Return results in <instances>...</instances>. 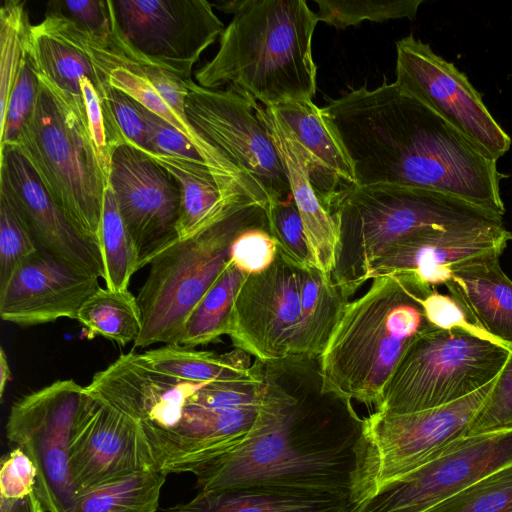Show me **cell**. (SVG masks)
Here are the masks:
<instances>
[{"instance_id": "6da1fadb", "label": "cell", "mask_w": 512, "mask_h": 512, "mask_svg": "<svg viewBox=\"0 0 512 512\" xmlns=\"http://www.w3.org/2000/svg\"><path fill=\"white\" fill-rule=\"evenodd\" d=\"M255 421L233 450L194 467L200 490L271 486L350 496L363 418L323 389L319 357L262 361Z\"/></svg>"}, {"instance_id": "7a4b0ae2", "label": "cell", "mask_w": 512, "mask_h": 512, "mask_svg": "<svg viewBox=\"0 0 512 512\" xmlns=\"http://www.w3.org/2000/svg\"><path fill=\"white\" fill-rule=\"evenodd\" d=\"M353 165L357 186L398 185L449 194L504 216L491 158L422 102L384 78L322 108Z\"/></svg>"}, {"instance_id": "3957f363", "label": "cell", "mask_w": 512, "mask_h": 512, "mask_svg": "<svg viewBox=\"0 0 512 512\" xmlns=\"http://www.w3.org/2000/svg\"><path fill=\"white\" fill-rule=\"evenodd\" d=\"M316 12L304 0H240L214 57L195 73L207 89H230L266 107L312 101Z\"/></svg>"}, {"instance_id": "277c9868", "label": "cell", "mask_w": 512, "mask_h": 512, "mask_svg": "<svg viewBox=\"0 0 512 512\" xmlns=\"http://www.w3.org/2000/svg\"><path fill=\"white\" fill-rule=\"evenodd\" d=\"M434 288L411 273L372 279L347 303L319 357L323 389L377 410L406 349L435 328L422 305Z\"/></svg>"}, {"instance_id": "5b68a950", "label": "cell", "mask_w": 512, "mask_h": 512, "mask_svg": "<svg viewBox=\"0 0 512 512\" xmlns=\"http://www.w3.org/2000/svg\"><path fill=\"white\" fill-rule=\"evenodd\" d=\"M349 302L332 278L277 248L273 263L244 279L228 336L254 359L320 357Z\"/></svg>"}, {"instance_id": "8992f818", "label": "cell", "mask_w": 512, "mask_h": 512, "mask_svg": "<svg viewBox=\"0 0 512 512\" xmlns=\"http://www.w3.org/2000/svg\"><path fill=\"white\" fill-rule=\"evenodd\" d=\"M338 250L331 278L350 298L370 265L397 241L426 230L504 225L503 216L438 191L398 186H356L332 209Z\"/></svg>"}, {"instance_id": "52a82bcc", "label": "cell", "mask_w": 512, "mask_h": 512, "mask_svg": "<svg viewBox=\"0 0 512 512\" xmlns=\"http://www.w3.org/2000/svg\"><path fill=\"white\" fill-rule=\"evenodd\" d=\"M266 208L250 199L241 200L217 221L178 239L152 260L136 296L142 329L135 347L179 344L188 315L229 262L234 240L263 218Z\"/></svg>"}, {"instance_id": "ba28073f", "label": "cell", "mask_w": 512, "mask_h": 512, "mask_svg": "<svg viewBox=\"0 0 512 512\" xmlns=\"http://www.w3.org/2000/svg\"><path fill=\"white\" fill-rule=\"evenodd\" d=\"M38 77L35 108L12 146L70 222L98 242L108 181L87 126L50 84Z\"/></svg>"}, {"instance_id": "9c48e42d", "label": "cell", "mask_w": 512, "mask_h": 512, "mask_svg": "<svg viewBox=\"0 0 512 512\" xmlns=\"http://www.w3.org/2000/svg\"><path fill=\"white\" fill-rule=\"evenodd\" d=\"M510 348L462 328H432L406 349L375 411L409 413L460 400L491 383Z\"/></svg>"}, {"instance_id": "30bf717a", "label": "cell", "mask_w": 512, "mask_h": 512, "mask_svg": "<svg viewBox=\"0 0 512 512\" xmlns=\"http://www.w3.org/2000/svg\"><path fill=\"white\" fill-rule=\"evenodd\" d=\"M493 382L435 408L409 413L374 411L364 417L349 503L375 496L456 440L468 436Z\"/></svg>"}, {"instance_id": "8fae6325", "label": "cell", "mask_w": 512, "mask_h": 512, "mask_svg": "<svg viewBox=\"0 0 512 512\" xmlns=\"http://www.w3.org/2000/svg\"><path fill=\"white\" fill-rule=\"evenodd\" d=\"M112 44L129 58L183 80L225 27L206 0H108Z\"/></svg>"}, {"instance_id": "7c38bea8", "label": "cell", "mask_w": 512, "mask_h": 512, "mask_svg": "<svg viewBox=\"0 0 512 512\" xmlns=\"http://www.w3.org/2000/svg\"><path fill=\"white\" fill-rule=\"evenodd\" d=\"M185 110L195 130L241 175L268 206L293 200L287 173L253 100L230 89H207L185 80Z\"/></svg>"}, {"instance_id": "4fadbf2b", "label": "cell", "mask_w": 512, "mask_h": 512, "mask_svg": "<svg viewBox=\"0 0 512 512\" xmlns=\"http://www.w3.org/2000/svg\"><path fill=\"white\" fill-rule=\"evenodd\" d=\"M87 398L85 386L58 380L18 399L10 409L6 436L34 464L35 493L45 512L72 508L69 447Z\"/></svg>"}, {"instance_id": "5bb4252c", "label": "cell", "mask_w": 512, "mask_h": 512, "mask_svg": "<svg viewBox=\"0 0 512 512\" xmlns=\"http://www.w3.org/2000/svg\"><path fill=\"white\" fill-rule=\"evenodd\" d=\"M396 85L498 160L511 138L497 123L464 73L413 34L396 42Z\"/></svg>"}, {"instance_id": "9a60e30c", "label": "cell", "mask_w": 512, "mask_h": 512, "mask_svg": "<svg viewBox=\"0 0 512 512\" xmlns=\"http://www.w3.org/2000/svg\"><path fill=\"white\" fill-rule=\"evenodd\" d=\"M512 463V430L465 436L345 512H424Z\"/></svg>"}, {"instance_id": "2e32d148", "label": "cell", "mask_w": 512, "mask_h": 512, "mask_svg": "<svg viewBox=\"0 0 512 512\" xmlns=\"http://www.w3.org/2000/svg\"><path fill=\"white\" fill-rule=\"evenodd\" d=\"M108 185L134 240L141 269L179 239L178 184L148 154L123 143L112 153Z\"/></svg>"}, {"instance_id": "e0dca14e", "label": "cell", "mask_w": 512, "mask_h": 512, "mask_svg": "<svg viewBox=\"0 0 512 512\" xmlns=\"http://www.w3.org/2000/svg\"><path fill=\"white\" fill-rule=\"evenodd\" d=\"M75 495L129 475L161 470L139 424L88 394L69 447Z\"/></svg>"}, {"instance_id": "ac0fdd59", "label": "cell", "mask_w": 512, "mask_h": 512, "mask_svg": "<svg viewBox=\"0 0 512 512\" xmlns=\"http://www.w3.org/2000/svg\"><path fill=\"white\" fill-rule=\"evenodd\" d=\"M201 385L158 371L142 353L131 351L95 373L85 389L92 397L134 419L155 457Z\"/></svg>"}, {"instance_id": "d6986e66", "label": "cell", "mask_w": 512, "mask_h": 512, "mask_svg": "<svg viewBox=\"0 0 512 512\" xmlns=\"http://www.w3.org/2000/svg\"><path fill=\"white\" fill-rule=\"evenodd\" d=\"M0 154V194L19 211L38 249L79 271L103 278L98 242L70 222L16 147L8 146Z\"/></svg>"}, {"instance_id": "ffe728a7", "label": "cell", "mask_w": 512, "mask_h": 512, "mask_svg": "<svg viewBox=\"0 0 512 512\" xmlns=\"http://www.w3.org/2000/svg\"><path fill=\"white\" fill-rule=\"evenodd\" d=\"M99 288V277L38 249L0 288V317L19 326L77 319L82 305Z\"/></svg>"}, {"instance_id": "44dd1931", "label": "cell", "mask_w": 512, "mask_h": 512, "mask_svg": "<svg viewBox=\"0 0 512 512\" xmlns=\"http://www.w3.org/2000/svg\"><path fill=\"white\" fill-rule=\"evenodd\" d=\"M512 233L504 225L432 229L389 246L370 265L366 282L394 273H411L424 283L445 285L451 269L466 260L504 251Z\"/></svg>"}, {"instance_id": "7402d4cb", "label": "cell", "mask_w": 512, "mask_h": 512, "mask_svg": "<svg viewBox=\"0 0 512 512\" xmlns=\"http://www.w3.org/2000/svg\"><path fill=\"white\" fill-rule=\"evenodd\" d=\"M25 51L38 76L50 84L88 128L82 78H90L104 92L110 87L92 60L89 34L67 18L45 12L41 22L29 26Z\"/></svg>"}, {"instance_id": "603a6c76", "label": "cell", "mask_w": 512, "mask_h": 512, "mask_svg": "<svg viewBox=\"0 0 512 512\" xmlns=\"http://www.w3.org/2000/svg\"><path fill=\"white\" fill-rule=\"evenodd\" d=\"M291 130L306 156L316 194L331 213L357 186L353 165L332 123L312 101H289L271 107Z\"/></svg>"}, {"instance_id": "cb8c5ba5", "label": "cell", "mask_w": 512, "mask_h": 512, "mask_svg": "<svg viewBox=\"0 0 512 512\" xmlns=\"http://www.w3.org/2000/svg\"><path fill=\"white\" fill-rule=\"evenodd\" d=\"M254 110L269 130L282 159L313 263L331 277L338 250L337 225L311 183L304 151L271 107L254 102Z\"/></svg>"}, {"instance_id": "d4e9b609", "label": "cell", "mask_w": 512, "mask_h": 512, "mask_svg": "<svg viewBox=\"0 0 512 512\" xmlns=\"http://www.w3.org/2000/svg\"><path fill=\"white\" fill-rule=\"evenodd\" d=\"M499 256H479L455 265L444 286L472 323L511 348L512 280L501 269Z\"/></svg>"}, {"instance_id": "484cf974", "label": "cell", "mask_w": 512, "mask_h": 512, "mask_svg": "<svg viewBox=\"0 0 512 512\" xmlns=\"http://www.w3.org/2000/svg\"><path fill=\"white\" fill-rule=\"evenodd\" d=\"M148 155L164 167L178 184L179 239L190 237L214 223L235 203L246 199L255 201L237 182L218 176L203 162L159 154Z\"/></svg>"}, {"instance_id": "4316f807", "label": "cell", "mask_w": 512, "mask_h": 512, "mask_svg": "<svg viewBox=\"0 0 512 512\" xmlns=\"http://www.w3.org/2000/svg\"><path fill=\"white\" fill-rule=\"evenodd\" d=\"M348 498L271 486L199 490L165 512H345Z\"/></svg>"}, {"instance_id": "83f0119b", "label": "cell", "mask_w": 512, "mask_h": 512, "mask_svg": "<svg viewBox=\"0 0 512 512\" xmlns=\"http://www.w3.org/2000/svg\"><path fill=\"white\" fill-rule=\"evenodd\" d=\"M142 354L156 370L196 384L249 379L256 372L250 355L237 348L218 354L173 343Z\"/></svg>"}, {"instance_id": "f1b7e54d", "label": "cell", "mask_w": 512, "mask_h": 512, "mask_svg": "<svg viewBox=\"0 0 512 512\" xmlns=\"http://www.w3.org/2000/svg\"><path fill=\"white\" fill-rule=\"evenodd\" d=\"M246 276L229 260L218 279L188 315L180 345L194 348L229 334L234 302Z\"/></svg>"}, {"instance_id": "f546056e", "label": "cell", "mask_w": 512, "mask_h": 512, "mask_svg": "<svg viewBox=\"0 0 512 512\" xmlns=\"http://www.w3.org/2000/svg\"><path fill=\"white\" fill-rule=\"evenodd\" d=\"M167 475L144 471L82 491L70 512H156Z\"/></svg>"}, {"instance_id": "4dcf8cb0", "label": "cell", "mask_w": 512, "mask_h": 512, "mask_svg": "<svg viewBox=\"0 0 512 512\" xmlns=\"http://www.w3.org/2000/svg\"><path fill=\"white\" fill-rule=\"evenodd\" d=\"M89 338L102 336L118 345L135 342L142 329L136 296L127 290L99 288L80 308L76 319Z\"/></svg>"}, {"instance_id": "1f68e13d", "label": "cell", "mask_w": 512, "mask_h": 512, "mask_svg": "<svg viewBox=\"0 0 512 512\" xmlns=\"http://www.w3.org/2000/svg\"><path fill=\"white\" fill-rule=\"evenodd\" d=\"M98 243L106 288L127 290L132 275L139 270V257L109 185L105 190Z\"/></svg>"}, {"instance_id": "d6a6232c", "label": "cell", "mask_w": 512, "mask_h": 512, "mask_svg": "<svg viewBox=\"0 0 512 512\" xmlns=\"http://www.w3.org/2000/svg\"><path fill=\"white\" fill-rule=\"evenodd\" d=\"M422 0H316L318 21L337 29L358 25L363 21L385 22L392 19L416 18Z\"/></svg>"}, {"instance_id": "836d02e7", "label": "cell", "mask_w": 512, "mask_h": 512, "mask_svg": "<svg viewBox=\"0 0 512 512\" xmlns=\"http://www.w3.org/2000/svg\"><path fill=\"white\" fill-rule=\"evenodd\" d=\"M30 25L25 2L4 1L0 9V114L6 108L25 56Z\"/></svg>"}, {"instance_id": "e575fe53", "label": "cell", "mask_w": 512, "mask_h": 512, "mask_svg": "<svg viewBox=\"0 0 512 512\" xmlns=\"http://www.w3.org/2000/svg\"><path fill=\"white\" fill-rule=\"evenodd\" d=\"M424 512H512V463Z\"/></svg>"}, {"instance_id": "d590c367", "label": "cell", "mask_w": 512, "mask_h": 512, "mask_svg": "<svg viewBox=\"0 0 512 512\" xmlns=\"http://www.w3.org/2000/svg\"><path fill=\"white\" fill-rule=\"evenodd\" d=\"M39 77L26 51L6 108L0 114V151L16 143L38 97Z\"/></svg>"}, {"instance_id": "8d00e7d4", "label": "cell", "mask_w": 512, "mask_h": 512, "mask_svg": "<svg viewBox=\"0 0 512 512\" xmlns=\"http://www.w3.org/2000/svg\"><path fill=\"white\" fill-rule=\"evenodd\" d=\"M37 250L27 223L13 204L0 194V288Z\"/></svg>"}, {"instance_id": "74e56055", "label": "cell", "mask_w": 512, "mask_h": 512, "mask_svg": "<svg viewBox=\"0 0 512 512\" xmlns=\"http://www.w3.org/2000/svg\"><path fill=\"white\" fill-rule=\"evenodd\" d=\"M512 430V347L479 409L469 435Z\"/></svg>"}, {"instance_id": "f35d334b", "label": "cell", "mask_w": 512, "mask_h": 512, "mask_svg": "<svg viewBox=\"0 0 512 512\" xmlns=\"http://www.w3.org/2000/svg\"><path fill=\"white\" fill-rule=\"evenodd\" d=\"M266 210L270 233L277 248L297 264L315 267L294 200L271 204Z\"/></svg>"}, {"instance_id": "ab89813d", "label": "cell", "mask_w": 512, "mask_h": 512, "mask_svg": "<svg viewBox=\"0 0 512 512\" xmlns=\"http://www.w3.org/2000/svg\"><path fill=\"white\" fill-rule=\"evenodd\" d=\"M277 254V244L270 233L266 215L243 230L234 240L230 260L245 274L259 273L268 268Z\"/></svg>"}, {"instance_id": "60d3db41", "label": "cell", "mask_w": 512, "mask_h": 512, "mask_svg": "<svg viewBox=\"0 0 512 512\" xmlns=\"http://www.w3.org/2000/svg\"><path fill=\"white\" fill-rule=\"evenodd\" d=\"M46 12L67 18L95 38L111 41L113 24L108 0H53L48 2Z\"/></svg>"}, {"instance_id": "b9f144b4", "label": "cell", "mask_w": 512, "mask_h": 512, "mask_svg": "<svg viewBox=\"0 0 512 512\" xmlns=\"http://www.w3.org/2000/svg\"><path fill=\"white\" fill-rule=\"evenodd\" d=\"M107 99L115 123L125 141L146 154L152 153L149 131L141 104L121 90L109 87Z\"/></svg>"}, {"instance_id": "7bdbcfd3", "label": "cell", "mask_w": 512, "mask_h": 512, "mask_svg": "<svg viewBox=\"0 0 512 512\" xmlns=\"http://www.w3.org/2000/svg\"><path fill=\"white\" fill-rule=\"evenodd\" d=\"M141 109L149 131L151 154L205 163L196 147L180 131L142 105Z\"/></svg>"}, {"instance_id": "ee69618b", "label": "cell", "mask_w": 512, "mask_h": 512, "mask_svg": "<svg viewBox=\"0 0 512 512\" xmlns=\"http://www.w3.org/2000/svg\"><path fill=\"white\" fill-rule=\"evenodd\" d=\"M36 477L30 458L15 447L1 459L0 499H20L34 492Z\"/></svg>"}, {"instance_id": "f6af8a7d", "label": "cell", "mask_w": 512, "mask_h": 512, "mask_svg": "<svg viewBox=\"0 0 512 512\" xmlns=\"http://www.w3.org/2000/svg\"><path fill=\"white\" fill-rule=\"evenodd\" d=\"M422 305L428 322L435 328H462L472 333L490 337L470 321L462 306L450 294H441L434 288L424 298Z\"/></svg>"}, {"instance_id": "bcb514c9", "label": "cell", "mask_w": 512, "mask_h": 512, "mask_svg": "<svg viewBox=\"0 0 512 512\" xmlns=\"http://www.w3.org/2000/svg\"><path fill=\"white\" fill-rule=\"evenodd\" d=\"M0 512H45L35 491L20 499H0Z\"/></svg>"}, {"instance_id": "7dc6e473", "label": "cell", "mask_w": 512, "mask_h": 512, "mask_svg": "<svg viewBox=\"0 0 512 512\" xmlns=\"http://www.w3.org/2000/svg\"><path fill=\"white\" fill-rule=\"evenodd\" d=\"M11 380V370L8 358L3 348L0 349V398H3L8 382Z\"/></svg>"}]
</instances>
